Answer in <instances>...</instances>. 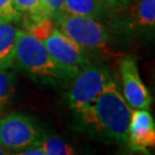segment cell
Listing matches in <instances>:
<instances>
[{
    "label": "cell",
    "mask_w": 155,
    "mask_h": 155,
    "mask_svg": "<svg viewBox=\"0 0 155 155\" xmlns=\"http://www.w3.org/2000/svg\"><path fill=\"white\" fill-rule=\"evenodd\" d=\"M131 111L116 81L111 78L98 98L77 115L85 127L102 138L125 145Z\"/></svg>",
    "instance_id": "1"
},
{
    "label": "cell",
    "mask_w": 155,
    "mask_h": 155,
    "mask_svg": "<svg viewBox=\"0 0 155 155\" xmlns=\"http://www.w3.org/2000/svg\"><path fill=\"white\" fill-rule=\"evenodd\" d=\"M14 67L39 83L59 85L68 81L51 58L44 43L27 30H17Z\"/></svg>",
    "instance_id": "2"
},
{
    "label": "cell",
    "mask_w": 155,
    "mask_h": 155,
    "mask_svg": "<svg viewBox=\"0 0 155 155\" xmlns=\"http://www.w3.org/2000/svg\"><path fill=\"white\" fill-rule=\"evenodd\" d=\"M53 21L56 29L83 50H105L108 45V30L95 18L60 12Z\"/></svg>",
    "instance_id": "3"
},
{
    "label": "cell",
    "mask_w": 155,
    "mask_h": 155,
    "mask_svg": "<svg viewBox=\"0 0 155 155\" xmlns=\"http://www.w3.org/2000/svg\"><path fill=\"white\" fill-rule=\"evenodd\" d=\"M44 136L29 115L12 113L0 118V146L9 153L40 146Z\"/></svg>",
    "instance_id": "4"
},
{
    "label": "cell",
    "mask_w": 155,
    "mask_h": 155,
    "mask_svg": "<svg viewBox=\"0 0 155 155\" xmlns=\"http://www.w3.org/2000/svg\"><path fill=\"white\" fill-rule=\"evenodd\" d=\"M110 71L102 64L87 63L74 78L68 90V104L76 114L89 107L110 81Z\"/></svg>",
    "instance_id": "5"
},
{
    "label": "cell",
    "mask_w": 155,
    "mask_h": 155,
    "mask_svg": "<svg viewBox=\"0 0 155 155\" xmlns=\"http://www.w3.org/2000/svg\"><path fill=\"white\" fill-rule=\"evenodd\" d=\"M43 43L53 61L68 79L74 78L84 67L90 63L85 50L68 38L59 29H53V31L44 39Z\"/></svg>",
    "instance_id": "6"
},
{
    "label": "cell",
    "mask_w": 155,
    "mask_h": 155,
    "mask_svg": "<svg viewBox=\"0 0 155 155\" xmlns=\"http://www.w3.org/2000/svg\"><path fill=\"white\" fill-rule=\"evenodd\" d=\"M123 97L131 109H150L152 97L139 74L136 59L125 55L118 61Z\"/></svg>",
    "instance_id": "7"
},
{
    "label": "cell",
    "mask_w": 155,
    "mask_h": 155,
    "mask_svg": "<svg viewBox=\"0 0 155 155\" xmlns=\"http://www.w3.org/2000/svg\"><path fill=\"white\" fill-rule=\"evenodd\" d=\"M125 145L140 155H150L155 146V122L150 109H132Z\"/></svg>",
    "instance_id": "8"
},
{
    "label": "cell",
    "mask_w": 155,
    "mask_h": 155,
    "mask_svg": "<svg viewBox=\"0 0 155 155\" xmlns=\"http://www.w3.org/2000/svg\"><path fill=\"white\" fill-rule=\"evenodd\" d=\"M17 30L13 23L0 21V69L14 67Z\"/></svg>",
    "instance_id": "9"
},
{
    "label": "cell",
    "mask_w": 155,
    "mask_h": 155,
    "mask_svg": "<svg viewBox=\"0 0 155 155\" xmlns=\"http://www.w3.org/2000/svg\"><path fill=\"white\" fill-rule=\"evenodd\" d=\"M105 7L101 0H64L61 12L99 20L105 14Z\"/></svg>",
    "instance_id": "10"
},
{
    "label": "cell",
    "mask_w": 155,
    "mask_h": 155,
    "mask_svg": "<svg viewBox=\"0 0 155 155\" xmlns=\"http://www.w3.org/2000/svg\"><path fill=\"white\" fill-rule=\"evenodd\" d=\"M134 15L136 23L141 31L153 32L155 27V0H139Z\"/></svg>",
    "instance_id": "11"
},
{
    "label": "cell",
    "mask_w": 155,
    "mask_h": 155,
    "mask_svg": "<svg viewBox=\"0 0 155 155\" xmlns=\"http://www.w3.org/2000/svg\"><path fill=\"white\" fill-rule=\"evenodd\" d=\"M40 147L44 152V155H76L71 145L56 134L45 133Z\"/></svg>",
    "instance_id": "12"
},
{
    "label": "cell",
    "mask_w": 155,
    "mask_h": 155,
    "mask_svg": "<svg viewBox=\"0 0 155 155\" xmlns=\"http://www.w3.org/2000/svg\"><path fill=\"white\" fill-rule=\"evenodd\" d=\"M15 92V75L11 69H0V113L9 106Z\"/></svg>",
    "instance_id": "13"
},
{
    "label": "cell",
    "mask_w": 155,
    "mask_h": 155,
    "mask_svg": "<svg viewBox=\"0 0 155 155\" xmlns=\"http://www.w3.org/2000/svg\"><path fill=\"white\" fill-rule=\"evenodd\" d=\"M16 11L24 16H39L41 0H13ZM40 17V16H39Z\"/></svg>",
    "instance_id": "14"
},
{
    "label": "cell",
    "mask_w": 155,
    "mask_h": 155,
    "mask_svg": "<svg viewBox=\"0 0 155 155\" xmlns=\"http://www.w3.org/2000/svg\"><path fill=\"white\" fill-rule=\"evenodd\" d=\"M22 15L16 11L13 0H0V21L17 22Z\"/></svg>",
    "instance_id": "15"
},
{
    "label": "cell",
    "mask_w": 155,
    "mask_h": 155,
    "mask_svg": "<svg viewBox=\"0 0 155 155\" xmlns=\"http://www.w3.org/2000/svg\"><path fill=\"white\" fill-rule=\"evenodd\" d=\"M63 2L64 0H41L39 16L53 18L58 13L62 11Z\"/></svg>",
    "instance_id": "16"
},
{
    "label": "cell",
    "mask_w": 155,
    "mask_h": 155,
    "mask_svg": "<svg viewBox=\"0 0 155 155\" xmlns=\"http://www.w3.org/2000/svg\"><path fill=\"white\" fill-rule=\"evenodd\" d=\"M106 7H109L111 9L121 11L127 8V6L132 2L133 0H101Z\"/></svg>",
    "instance_id": "17"
},
{
    "label": "cell",
    "mask_w": 155,
    "mask_h": 155,
    "mask_svg": "<svg viewBox=\"0 0 155 155\" xmlns=\"http://www.w3.org/2000/svg\"><path fill=\"white\" fill-rule=\"evenodd\" d=\"M11 155H44V152H43L40 146H35V147L27 148V150L11 153Z\"/></svg>",
    "instance_id": "18"
},
{
    "label": "cell",
    "mask_w": 155,
    "mask_h": 155,
    "mask_svg": "<svg viewBox=\"0 0 155 155\" xmlns=\"http://www.w3.org/2000/svg\"><path fill=\"white\" fill-rule=\"evenodd\" d=\"M117 155H140V154L136 153V152H132V150H123Z\"/></svg>",
    "instance_id": "19"
},
{
    "label": "cell",
    "mask_w": 155,
    "mask_h": 155,
    "mask_svg": "<svg viewBox=\"0 0 155 155\" xmlns=\"http://www.w3.org/2000/svg\"><path fill=\"white\" fill-rule=\"evenodd\" d=\"M0 155H11V153H9L8 150H4V148L0 146Z\"/></svg>",
    "instance_id": "20"
}]
</instances>
